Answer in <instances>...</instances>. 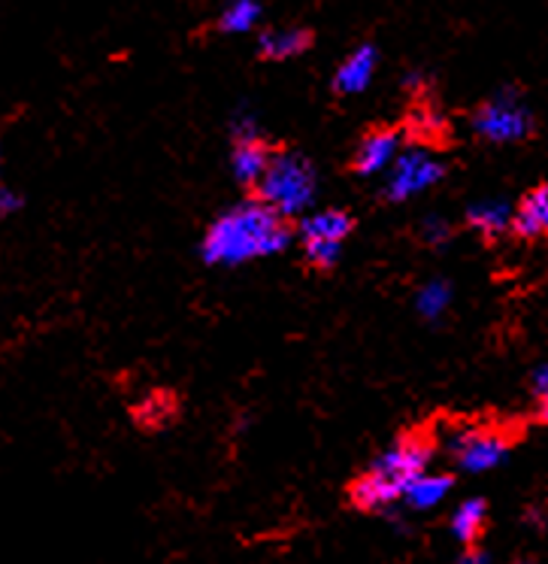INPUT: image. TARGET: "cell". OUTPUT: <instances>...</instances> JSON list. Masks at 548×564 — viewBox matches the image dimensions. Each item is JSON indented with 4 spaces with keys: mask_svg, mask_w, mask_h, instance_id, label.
I'll list each match as a JSON object with an SVG mask.
<instances>
[{
    "mask_svg": "<svg viewBox=\"0 0 548 564\" xmlns=\"http://www.w3.org/2000/svg\"><path fill=\"white\" fill-rule=\"evenodd\" d=\"M534 110L518 88H500L473 112V131L487 143H522L534 134Z\"/></svg>",
    "mask_w": 548,
    "mask_h": 564,
    "instance_id": "277c9868",
    "label": "cell"
},
{
    "mask_svg": "<svg viewBox=\"0 0 548 564\" xmlns=\"http://www.w3.org/2000/svg\"><path fill=\"white\" fill-rule=\"evenodd\" d=\"M430 458H434V446L421 437H403L391 443L388 449L376 455L373 465L354 479L349 501L364 513H388L391 507L401 501L409 479L427 470Z\"/></svg>",
    "mask_w": 548,
    "mask_h": 564,
    "instance_id": "7a4b0ae2",
    "label": "cell"
},
{
    "mask_svg": "<svg viewBox=\"0 0 548 564\" xmlns=\"http://www.w3.org/2000/svg\"><path fill=\"white\" fill-rule=\"evenodd\" d=\"M354 228V219L342 209H321L300 221V237L304 240H337L342 243Z\"/></svg>",
    "mask_w": 548,
    "mask_h": 564,
    "instance_id": "4fadbf2b",
    "label": "cell"
},
{
    "mask_svg": "<svg viewBox=\"0 0 548 564\" xmlns=\"http://www.w3.org/2000/svg\"><path fill=\"white\" fill-rule=\"evenodd\" d=\"M530 392H534V401L539 410H546L548 401V368L546 365H536L534 377H530Z\"/></svg>",
    "mask_w": 548,
    "mask_h": 564,
    "instance_id": "44dd1931",
    "label": "cell"
},
{
    "mask_svg": "<svg viewBox=\"0 0 548 564\" xmlns=\"http://www.w3.org/2000/svg\"><path fill=\"white\" fill-rule=\"evenodd\" d=\"M292 240L294 231L288 219H282L261 197H252L224 209L219 219L209 225L207 237L200 243V256L212 268H237L255 258L280 256L292 246Z\"/></svg>",
    "mask_w": 548,
    "mask_h": 564,
    "instance_id": "6da1fadb",
    "label": "cell"
},
{
    "mask_svg": "<svg viewBox=\"0 0 548 564\" xmlns=\"http://www.w3.org/2000/svg\"><path fill=\"white\" fill-rule=\"evenodd\" d=\"M487 525V501L485 498H467V501L454 510L451 516V538L463 543V546H473L482 538V531Z\"/></svg>",
    "mask_w": 548,
    "mask_h": 564,
    "instance_id": "9a60e30c",
    "label": "cell"
},
{
    "mask_svg": "<svg viewBox=\"0 0 548 564\" xmlns=\"http://www.w3.org/2000/svg\"><path fill=\"white\" fill-rule=\"evenodd\" d=\"M512 221V204L497 200V197H485V200H475L467 209V225L482 231L485 237H500V234L509 231Z\"/></svg>",
    "mask_w": 548,
    "mask_h": 564,
    "instance_id": "5bb4252c",
    "label": "cell"
},
{
    "mask_svg": "<svg viewBox=\"0 0 548 564\" xmlns=\"http://www.w3.org/2000/svg\"><path fill=\"white\" fill-rule=\"evenodd\" d=\"M257 197L276 209L282 219H294L304 209H313L318 195V176L316 167L304 159L300 152L282 149V152H270V161L261 180H257Z\"/></svg>",
    "mask_w": 548,
    "mask_h": 564,
    "instance_id": "3957f363",
    "label": "cell"
},
{
    "mask_svg": "<svg viewBox=\"0 0 548 564\" xmlns=\"http://www.w3.org/2000/svg\"><path fill=\"white\" fill-rule=\"evenodd\" d=\"M451 301H454V289H451L449 280H430L418 289L415 295V310L418 316L427 322H439L446 313H449Z\"/></svg>",
    "mask_w": 548,
    "mask_h": 564,
    "instance_id": "2e32d148",
    "label": "cell"
},
{
    "mask_svg": "<svg viewBox=\"0 0 548 564\" xmlns=\"http://www.w3.org/2000/svg\"><path fill=\"white\" fill-rule=\"evenodd\" d=\"M446 176L442 161L427 152V149H403L394 155V161L385 171V197L391 204H403L413 197L425 195L427 188H434Z\"/></svg>",
    "mask_w": 548,
    "mask_h": 564,
    "instance_id": "5b68a950",
    "label": "cell"
},
{
    "mask_svg": "<svg viewBox=\"0 0 548 564\" xmlns=\"http://www.w3.org/2000/svg\"><path fill=\"white\" fill-rule=\"evenodd\" d=\"M306 261L318 270H330L342 256V243L337 240H304Z\"/></svg>",
    "mask_w": 548,
    "mask_h": 564,
    "instance_id": "ac0fdd59",
    "label": "cell"
},
{
    "mask_svg": "<svg viewBox=\"0 0 548 564\" xmlns=\"http://www.w3.org/2000/svg\"><path fill=\"white\" fill-rule=\"evenodd\" d=\"M231 134L233 143H240V140H261V124H257V116L249 110H240L233 116L231 122Z\"/></svg>",
    "mask_w": 548,
    "mask_h": 564,
    "instance_id": "ffe728a7",
    "label": "cell"
},
{
    "mask_svg": "<svg viewBox=\"0 0 548 564\" xmlns=\"http://www.w3.org/2000/svg\"><path fill=\"white\" fill-rule=\"evenodd\" d=\"M509 228L515 237L522 240H536L542 237L548 228V185H536L530 188L518 207H512Z\"/></svg>",
    "mask_w": 548,
    "mask_h": 564,
    "instance_id": "9c48e42d",
    "label": "cell"
},
{
    "mask_svg": "<svg viewBox=\"0 0 548 564\" xmlns=\"http://www.w3.org/2000/svg\"><path fill=\"white\" fill-rule=\"evenodd\" d=\"M461 564H479V562H491V552H475V543L473 546H467V552H463L461 558H458Z\"/></svg>",
    "mask_w": 548,
    "mask_h": 564,
    "instance_id": "603a6c76",
    "label": "cell"
},
{
    "mask_svg": "<svg viewBox=\"0 0 548 564\" xmlns=\"http://www.w3.org/2000/svg\"><path fill=\"white\" fill-rule=\"evenodd\" d=\"M376 64H379V50L373 43H364V46H358L352 55H346V62L337 67V74H333V91L337 95H361L366 86H370V79L376 74Z\"/></svg>",
    "mask_w": 548,
    "mask_h": 564,
    "instance_id": "ba28073f",
    "label": "cell"
},
{
    "mask_svg": "<svg viewBox=\"0 0 548 564\" xmlns=\"http://www.w3.org/2000/svg\"><path fill=\"white\" fill-rule=\"evenodd\" d=\"M261 15H264L261 0H228L219 13V31L221 34H249L261 22Z\"/></svg>",
    "mask_w": 548,
    "mask_h": 564,
    "instance_id": "e0dca14e",
    "label": "cell"
},
{
    "mask_svg": "<svg viewBox=\"0 0 548 564\" xmlns=\"http://www.w3.org/2000/svg\"><path fill=\"white\" fill-rule=\"evenodd\" d=\"M421 237H425L427 246L442 249V246L451 240V221L442 219V216H427V219L421 221Z\"/></svg>",
    "mask_w": 548,
    "mask_h": 564,
    "instance_id": "d6986e66",
    "label": "cell"
},
{
    "mask_svg": "<svg viewBox=\"0 0 548 564\" xmlns=\"http://www.w3.org/2000/svg\"><path fill=\"white\" fill-rule=\"evenodd\" d=\"M22 207V197L15 195L13 188H7V185H0V219H7V216H13L15 209Z\"/></svg>",
    "mask_w": 548,
    "mask_h": 564,
    "instance_id": "7402d4cb",
    "label": "cell"
},
{
    "mask_svg": "<svg viewBox=\"0 0 548 564\" xmlns=\"http://www.w3.org/2000/svg\"><path fill=\"white\" fill-rule=\"evenodd\" d=\"M270 152H273V149L264 143V137H261V140H240V143H233L231 171L233 176H237V183L255 188L257 180H261V173L267 167Z\"/></svg>",
    "mask_w": 548,
    "mask_h": 564,
    "instance_id": "7c38bea8",
    "label": "cell"
},
{
    "mask_svg": "<svg viewBox=\"0 0 548 564\" xmlns=\"http://www.w3.org/2000/svg\"><path fill=\"white\" fill-rule=\"evenodd\" d=\"M397 152H401V131H394V128H376V131H370L361 140V147L354 152V173L358 176L385 173Z\"/></svg>",
    "mask_w": 548,
    "mask_h": 564,
    "instance_id": "52a82bcc",
    "label": "cell"
},
{
    "mask_svg": "<svg viewBox=\"0 0 548 564\" xmlns=\"http://www.w3.org/2000/svg\"><path fill=\"white\" fill-rule=\"evenodd\" d=\"M451 486H454V479L446 477V474H427V470H421L418 477L409 479V486L403 489L401 498L409 510H434V507L446 501Z\"/></svg>",
    "mask_w": 548,
    "mask_h": 564,
    "instance_id": "8fae6325",
    "label": "cell"
},
{
    "mask_svg": "<svg viewBox=\"0 0 548 564\" xmlns=\"http://www.w3.org/2000/svg\"><path fill=\"white\" fill-rule=\"evenodd\" d=\"M509 437L491 429H463L451 441L454 465L461 467L463 474H485V470H494V467H500L509 458Z\"/></svg>",
    "mask_w": 548,
    "mask_h": 564,
    "instance_id": "8992f818",
    "label": "cell"
},
{
    "mask_svg": "<svg viewBox=\"0 0 548 564\" xmlns=\"http://www.w3.org/2000/svg\"><path fill=\"white\" fill-rule=\"evenodd\" d=\"M403 83H406V88H413V91H418V88H421L427 83V76L421 74V70H413V74H406V79H403Z\"/></svg>",
    "mask_w": 548,
    "mask_h": 564,
    "instance_id": "cb8c5ba5",
    "label": "cell"
},
{
    "mask_svg": "<svg viewBox=\"0 0 548 564\" xmlns=\"http://www.w3.org/2000/svg\"><path fill=\"white\" fill-rule=\"evenodd\" d=\"M313 46V31L306 28H270L257 37V52L267 62H288Z\"/></svg>",
    "mask_w": 548,
    "mask_h": 564,
    "instance_id": "30bf717a",
    "label": "cell"
}]
</instances>
